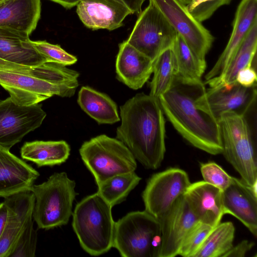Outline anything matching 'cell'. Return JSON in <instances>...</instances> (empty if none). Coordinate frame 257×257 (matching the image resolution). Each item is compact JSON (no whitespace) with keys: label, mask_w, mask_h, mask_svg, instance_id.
Wrapping results in <instances>:
<instances>
[{"label":"cell","mask_w":257,"mask_h":257,"mask_svg":"<svg viewBox=\"0 0 257 257\" xmlns=\"http://www.w3.org/2000/svg\"><path fill=\"white\" fill-rule=\"evenodd\" d=\"M41 0H1L0 27L30 35L41 17Z\"/></svg>","instance_id":"603a6c76"},{"label":"cell","mask_w":257,"mask_h":257,"mask_svg":"<svg viewBox=\"0 0 257 257\" xmlns=\"http://www.w3.org/2000/svg\"><path fill=\"white\" fill-rule=\"evenodd\" d=\"M257 188L241 179L232 177L229 186L222 191L224 214L238 219L255 237L257 235Z\"/></svg>","instance_id":"9a60e30c"},{"label":"cell","mask_w":257,"mask_h":257,"mask_svg":"<svg viewBox=\"0 0 257 257\" xmlns=\"http://www.w3.org/2000/svg\"><path fill=\"white\" fill-rule=\"evenodd\" d=\"M8 215V208L4 201L0 203V237L4 230Z\"/></svg>","instance_id":"ab89813d"},{"label":"cell","mask_w":257,"mask_h":257,"mask_svg":"<svg viewBox=\"0 0 257 257\" xmlns=\"http://www.w3.org/2000/svg\"><path fill=\"white\" fill-rule=\"evenodd\" d=\"M29 36L25 32L0 27V58L30 67L48 63L32 46Z\"/></svg>","instance_id":"7402d4cb"},{"label":"cell","mask_w":257,"mask_h":257,"mask_svg":"<svg viewBox=\"0 0 257 257\" xmlns=\"http://www.w3.org/2000/svg\"><path fill=\"white\" fill-rule=\"evenodd\" d=\"M70 152V146L64 141L26 142L21 149L22 158L38 167L61 165L68 159Z\"/></svg>","instance_id":"484cf974"},{"label":"cell","mask_w":257,"mask_h":257,"mask_svg":"<svg viewBox=\"0 0 257 257\" xmlns=\"http://www.w3.org/2000/svg\"><path fill=\"white\" fill-rule=\"evenodd\" d=\"M257 22V0H241L233 22L231 33L223 51L206 74V81L220 75L225 69L253 24Z\"/></svg>","instance_id":"ac0fdd59"},{"label":"cell","mask_w":257,"mask_h":257,"mask_svg":"<svg viewBox=\"0 0 257 257\" xmlns=\"http://www.w3.org/2000/svg\"><path fill=\"white\" fill-rule=\"evenodd\" d=\"M171 48L174 56V81L188 86H204L202 76L206 68V60L198 58L178 34Z\"/></svg>","instance_id":"cb8c5ba5"},{"label":"cell","mask_w":257,"mask_h":257,"mask_svg":"<svg viewBox=\"0 0 257 257\" xmlns=\"http://www.w3.org/2000/svg\"><path fill=\"white\" fill-rule=\"evenodd\" d=\"M141 179L135 171L118 174L97 186V192L112 207L124 201Z\"/></svg>","instance_id":"f546056e"},{"label":"cell","mask_w":257,"mask_h":257,"mask_svg":"<svg viewBox=\"0 0 257 257\" xmlns=\"http://www.w3.org/2000/svg\"><path fill=\"white\" fill-rule=\"evenodd\" d=\"M190 184L187 173L180 168L153 174L142 192L145 210L159 220L184 195Z\"/></svg>","instance_id":"9c48e42d"},{"label":"cell","mask_w":257,"mask_h":257,"mask_svg":"<svg viewBox=\"0 0 257 257\" xmlns=\"http://www.w3.org/2000/svg\"><path fill=\"white\" fill-rule=\"evenodd\" d=\"M256 85L245 87L236 81L205 88L195 99L197 107L218 120L220 115L233 112L245 115L256 101Z\"/></svg>","instance_id":"7c38bea8"},{"label":"cell","mask_w":257,"mask_h":257,"mask_svg":"<svg viewBox=\"0 0 257 257\" xmlns=\"http://www.w3.org/2000/svg\"><path fill=\"white\" fill-rule=\"evenodd\" d=\"M112 207L97 193L77 203L72 213V226L82 249L98 256L113 246L115 221Z\"/></svg>","instance_id":"3957f363"},{"label":"cell","mask_w":257,"mask_h":257,"mask_svg":"<svg viewBox=\"0 0 257 257\" xmlns=\"http://www.w3.org/2000/svg\"><path fill=\"white\" fill-rule=\"evenodd\" d=\"M75 186V181L62 172L32 186L30 191L35 198L33 218L39 228L50 229L68 223L78 194Z\"/></svg>","instance_id":"5b68a950"},{"label":"cell","mask_w":257,"mask_h":257,"mask_svg":"<svg viewBox=\"0 0 257 257\" xmlns=\"http://www.w3.org/2000/svg\"><path fill=\"white\" fill-rule=\"evenodd\" d=\"M76 6L81 21L93 30L116 29L123 25L128 15L133 14L124 3L118 0H81Z\"/></svg>","instance_id":"2e32d148"},{"label":"cell","mask_w":257,"mask_h":257,"mask_svg":"<svg viewBox=\"0 0 257 257\" xmlns=\"http://www.w3.org/2000/svg\"><path fill=\"white\" fill-rule=\"evenodd\" d=\"M39 172L25 161L0 147V197L30 191Z\"/></svg>","instance_id":"d6986e66"},{"label":"cell","mask_w":257,"mask_h":257,"mask_svg":"<svg viewBox=\"0 0 257 257\" xmlns=\"http://www.w3.org/2000/svg\"><path fill=\"white\" fill-rule=\"evenodd\" d=\"M46 116L41 105H20L9 97L0 100V147L9 150L39 127Z\"/></svg>","instance_id":"4fadbf2b"},{"label":"cell","mask_w":257,"mask_h":257,"mask_svg":"<svg viewBox=\"0 0 257 257\" xmlns=\"http://www.w3.org/2000/svg\"><path fill=\"white\" fill-rule=\"evenodd\" d=\"M79 151L97 186L116 175L134 172L137 167V160L127 147L105 135L84 142Z\"/></svg>","instance_id":"52a82bcc"},{"label":"cell","mask_w":257,"mask_h":257,"mask_svg":"<svg viewBox=\"0 0 257 257\" xmlns=\"http://www.w3.org/2000/svg\"><path fill=\"white\" fill-rule=\"evenodd\" d=\"M256 49L257 22L251 27L224 71L218 76L206 80L205 83L210 87H214L235 82L239 71L252 66Z\"/></svg>","instance_id":"d4e9b609"},{"label":"cell","mask_w":257,"mask_h":257,"mask_svg":"<svg viewBox=\"0 0 257 257\" xmlns=\"http://www.w3.org/2000/svg\"><path fill=\"white\" fill-rule=\"evenodd\" d=\"M257 76L255 69L252 66H247L238 72L235 81L245 87L256 85Z\"/></svg>","instance_id":"74e56055"},{"label":"cell","mask_w":257,"mask_h":257,"mask_svg":"<svg viewBox=\"0 0 257 257\" xmlns=\"http://www.w3.org/2000/svg\"><path fill=\"white\" fill-rule=\"evenodd\" d=\"M31 44L34 48L48 62L56 63L64 66L75 63L77 58L68 53L59 45L52 44L46 41H32Z\"/></svg>","instance_id":"836d02e7"},{"label":"cell","mask_w":257,"mask_h":257,"mask_svg":"<svg viewBox=\"0 0 257 257\" xmlns=\"http://www.w3.org/2000/svg\"><path fill=\"white\" fill-rule=\"evenodd\" d=\"M235 228L230 221L213 228L194 257H223L233 246Z\"/></svg>","instance_id":"f1b7e54d"},{"label":"cell","mask_w":257,"mask_h":257,"mask_svg":"<svg viewBox=\"0 0 257 257\" xmlns=\"http://www.w3.org/2000/svg\"><path fill=\"white\" fill-rule=\"evenodd\" d=\"M37 234L34 227L33 217L28 220L9 257H34Z\"/></svg>","instance_id":"d6a6232c"},{"label":"cell","mask_w":257,"mask_h":257,"mask_svg":"<svg viewBox=\"0 0 257 257\" xmlns=\"http://www.w3.org/2000/svg\"><path fill=\"white\" fill-rule=\"evenodd\" d=\"M200 171L204 181L222 191L226 189L231 183L232 177L214 162L201 164Z\"/></svg>","instance_id":"e575fe53"},{"label":"cell","mask_w":257,"mask_h":257,"mask_svg":"<svg viewBox=\"0 0 257 257\" xmlns=\"http://www.w3.org/2000/svg\"><path fill=\"white\" fill-rule=\"evenodd\" d=\"M218 122L222 154L243 181L257 188L256 146L245 115L227 112L220 115Z\"/></svg>","instance_id":"277c9868"},{"label":"cell","mask_w":257,"mask_h":257,"mask_svg":"<svg viewBox=\"0 0 257 257\" xmlns=\"http://www.w3.org/2000/svg\"><path fill=\"white\" fill-rule=\"evenodd\" d=\"M77 102L81 109L99 123L112 124L120 120L116 103L107 95L90 87L80 88Z\"/></svg>","instance_id":"4316f807"},{"label":"cell","mask_w":257,"mask_h":257,"mask_svg":"<svg viewBox=\"0 0 257 257\" xmlns=\"http://www.w3.org/2000/svg\"><path fill=\"white\" fill-rule=\"evenodd\" d=\"M214 227L199 221L188 232L181 245L178 255L194 257Z\"/></svg>","instance_id":"1f68e13d"},{"label":"cell","mask_w":257,"mask_h":257,"mask_svg":"<svg viewBox=\"0 0 257 257\" xmlns=\"http://www.w3.org/2000/svg\"><path fill=\"white\" fill-rule=\"evenodd\" d=\"M159 220L146 211L128 213L115 222L113 247L123 257H159Z\"/></svg>","instance_id":"8992f818"},{"label":"cell","mask_w":257,"mask_h":257,"mask_svg":"<svg viewBox=\"0 0 257 257\" xmlns=\"http://www.w3.org/2000/svg\"><path fill=\"white\" fill-rule=\"evenodd\" d=\"M0 69L33 76L55 82H60L63 77L61 66L48 62L37 67H30L11 63L0 58Z\"/></svg>","instance_id":"4dcf8cb0"},{"label":"cell","mask_w":257,"mask_h":257,"mask_svg":"<svg viewBox=\"0 0 257 257\" xmlns=\"http://www.w3.org/2000/svg\"><path fill=\"white\" fill-rule=\"evenodd\" d=\"M159 220L162 232L159 257L178 255L187 233L199 221L184 195Z\"/></svg>","instance_id":"5bb4252c"},{"label":"cell","mask_w":257,"mask_h":257,"mask_svg":"<svg viewBox=\"0 0 257 257\" xmlns=\"http://www.w3.org/2000/svg\"><path fill=\"white\" fill-rule=\"evenodd\" d=\"M0 85L8 91L15 103L22 106L38 104L53 95L71 97L78 86L2 69Z\"/></svg>","instance_id":"8fae6325"},{"label":"cell","mask_w":257,"mask_h":257,"mask_svg":"<svg viewBox=\"0 0 257 257\" xmlns=\"http://www.w3.org/2000/svg\"><path fill=\"white\" fill-rule=\"evenodd\" d=\"M163 15L194 54L205 60L214 38L179 0H149Z\"/></svg>","instance_id":"30bf717a"},{"label":"cell","mask_w":257,"mask_h":257,"mask_svg":"<svg viewBox=\"0 0 257 257\" xmlns=\"http://www.w3.org/2000/svg\"><path fill=\"white\" fill-rule=\"evenodd\" d=\"M153 73L149 94L158 99L171 89L174 82L175 61L171 47L163 51L153 61Z\"/></svg>","instance_id":"83f0119b"},{"label":"cell","mask_w":257,"mask_h":257,"mask_svg":"<svg viewBox=\"0 0 257 257\" xmlns=\"http://www.w3.org/2000/svg\"><path fill=\"white\" fill-rule=\"evenodd\" d=\"M1 1V0H0Z\"/></svg>","instance_id":"b9f144b4"},{"label":"cell","mask_w":257,"mask_h":257,"mask_svg":"<svg viewBox=\"0 0 257 257\" xmlns=\"http://www.w3.org/2000/svg\"><path fill=\"white\" fill-rule=\"evenodd\" d=\"M120 115L116 139L145 168L158 169L166 152L165 119L159 99L138 93L120 107Z\"/></svg>","instance_id":"6da1fadb"},{"label":"cell","mask_w":257,"mask_h":257,"mask_svg":"<svg viewBox=\"0 0 257 257\" xmlns=\"http://www.w3.org/2000/svg\"><path fill=\"white\" fill-rule=\"evenodd\" d=\"M177 33L152 4L139 15L127 42L154 61L172 47Z\"/></svg>","instance_id":"ba28073f"},{"label":"cell","mask_w":257,"mask_h":257,"mask_svg":"<svg viewBox=\"0 0 257 257\" xmlns=\"http://www.w3.org/2000/svg\"><path fill=\"white\" fill-rule=\"evenodd\" d=\"M193 86L174 81L171 89L158 99L164 114L175 130L194 147L208 154L222 153L218 120L198 108Z\"/></svg>","instance_id":"7a4b0ae2"},{"label":"cell","mask_w":257,"mask_h":257,"mask_svg":"<svg viewBox=\"0 0 257 257\" xmlns=\"http://www.w3.org/2000/svg\"><path fill=\"white\" fill-rule=\"evenodd\" d=\"M58 4L65 9H71L76 6L81 0H49ZM124 3L131 10L133 14L139 15L142 12V7L145 0H118Z\"/></svg>","instance_id":"8d00e7d4"},{"label":"cell","mask_w":257,"mask_h":257,"mask_svg":"<svg viewBox=\"0 0 257 257\" xmlns=\"http://www.w3.org/2000/svg\"><path fill=\"white\" fill-rule=\"evenodd\" d=\"M184 196L199 221L215 227L224 215L222 191L204 181L190 184Z\"/></svg>","instance_id":"ffe728a7"},{"label":"cell","mask_w":257,"mask_h":257,"mask_svg":"<svg viewBox=\"0 0 257 257\" xmlns=\"http://www.w3.org/2000/svg\"><path fill=\"white\" fill-rule=\"evenodd\" d=\"M8 208L6 226L0 237V257H9L29 219L33 217L35 198L31 191L5 198Z\"/></svg>","instance_id":"e0dca14e"},{"label":"cell","mask_w":257,"mask_h":257,"mask_svg":"<svg viewBox=\"0 0 257 257\" xmlns=\"http://www.w3.org/2000/svg\"><path fill=\"white\" fill-rule=\"evenodd\" d=\"M184 5L187 6L189 5L193 0H179Z\"/></svg>","instance_id":"60d3db41"},{"label":"cell","mask_w":257,"mask_h":257,"mask_svg":"<svg viewBox=\"0 0 257 257\" xmlns=\"http://www.w3.org/2000/svg\"><path fill=\"white\" fill-rule=\"evenodd\" d=\"M231 0H193L186 6L192 15L202 23L210 18L220 7L229 5Z\"/></svg>","instance_id":"d590c367"},{"label":"cell","mask_w":257,"mask_h":257,"mask_svg":"<svg viewBox=\"0 0 257 257\" xmlns=\"http://www.w3.org/2000/svg\"><path fill=\"white\" fill-rule=\"evenodd\" d=\"M254 243L247 240H243L237 245L228 251L223 257H244L254 246Z\"/></svg>","instance_id":"f35d334b"},{"label":"cell","mask_w":257,"mask_h":257,"mask_svg":"<svg viewBox=\"0 0 257 257\" xmlns=\"http://www.w3.org/2000/svg\"><path fill=\"white\" fill-rule=\"evenodd\" d=\"M118 47L115 64L117 79L133 89L142 88L153 73V61L126 40Z\"/></svg>","instance_id":"44dd1931"}]
</instances>
